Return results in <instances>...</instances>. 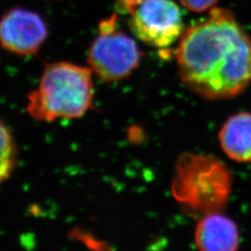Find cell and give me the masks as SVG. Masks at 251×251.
I'll return each instance as SVG.
<instances>
[{"mask_svg": "<svg viewBox=\"0 0 251 251\" xmlns=\"http://www.w3.org/2000/svg\"><path fill=\"white\" fill-rule=\"evenodd\" d=\"M179 76L208 100L233 98L251 85V39L228 9L213 8L187 28L176 51Z\"/></svg>", "mask_w": 251, "mask_h": 251, "instance_id": "6da1fadb", "label": "cell"}, {"mask_svg": "<svg viewBox=\"0 0 251 251\" xmlns=\"http://www.w3.org/2000/svg\"><path fill=\"white\" fill-rule=\"evenodd\" d=\"M92 75L90 67L67 62L47 64L36 89L27 97V113L43 122L85 116L94 99Z\"/></svg>", "mask_w": 251, "mask_h": 251, "instance_id": "7a4b0ae2", "label": "cell"}, {"mask_svg": "<svg viewBox=\"0 0 251 251\" xmlns=\"http://www.w3.org/2000/svg\"><path fill=\"white\" fill-rule=\"evenodd\" d=\"M171 191L175 200L190 214L220 211L232 192V174L213 155L182 153L175 163Z\"/></svg>", "mask_w": 251, "mask_h": 251, "instance_id": "3957f363", "label": "cell"}, {"mask_svg": "<svg viewBox=\"0 0 251 251\" xmlns=\"http://www.w3.org/2000/svg\"><path fill=\"white\" fill-rule=\"evenodd\" d=\"M142 52L134 39L118 29L117 16L101 21L88 54L89 67L104 82L128 77L140 64Z\"/></svg>", "mask_w": 251, "mask_h": 251, "instance_id": "277c9868", "label": "cell"}, {"mask_svg": "<svg viewBox=\"0 0 251 251\" xmlns=\"http://www.w3.org/2000/svg\"><path fill=\"white\" fill-rule=\"evenodd\" d=\"M128 26L139 40L168 48L183 34V19L173 0H145L130 13Z\"/></svg>", "mask_w": 251, "mask_h": 251, "instance_id": "5b68a950", "label": "cell"}, {"mask_svg": "<svg viewBox=\"0 0 251 251\" xmlns=\"http://www.w3.org/2000/svg\"><path fill=\"white\" fill-rule=\"evenodd\" d=\"M48 37L45 21L28 9H10L0 19V45L11 53H37Z\"/></svg>", "mask_w": 251, "mask_h": 251, "instance_id": "8992f818", "label": "cell"}, {"mask_svg": "<svg viewBox=\"0 0 251 251\" xmlns=\"http://www.w3.org/2000/svg\"><path fill=\"white\" fill-rule=\"evenodd\" d=\"M195 240L200 251H234L239 247V233L231 219L214 212L198 223Z\"/></svg>", "mask_w": 251, "mask_h": 251, "instance_id": "52a82bcc", "label": "cell"}, {"mask_svg": "<svg viewBox=\"0 0 251 251\" xmlns=\"http://www.w3.org/2000/svg\"><path fill=\"white\" fill-rule=\"evenodd\" d=\"M219 140L231 159L251 162V113L243 112L228 118L220 130Z\"/></svg>", "mask_w": 251, "mask_h": 251, "instance_id": "ba28073f", "label": "cell"}, {"mask_svg": "<svg viewBox=\"0 0 251 251\" xmlns=\"http://www.w3.org/2000/svg\"><path fill=\"white\" fill-rule=\"evenodd\" d=\"M17 162V150L13 136L0 121V184L9 178Z\"/></svg>", "mask_w": 251, "mask_h": 251, "instance_id": "9c48e42d", "label": "cell"}, {"mask_svg": "<svg viewBox=\"0 0 251 251\" xmlns=\"http://www.w3.org/2000/svg\"><path fill=\"white\" fill-rule=\"evenodd\" d=\"M180 4L186 9L194 12H204L213 9V6L219 0H179Z\"/></svg>", "mask_w": 251, "mask_h": 251, "instance_id": "30bf717a", "label": "cell"}, {"mask_svg": "<svg viewBox=\"0 0 251 251\" xmlns=\"http://www.w3.org/2000/svg\"><path fill=\"white\" fill-rule=\"evenodd\" d=\"M120 9L129 14L145 0H116Z\"/></svg>", "mask_w": 251, "mask_h": 251, "instance_id": "8fae6325", "label": "cell"}]
</instances>
